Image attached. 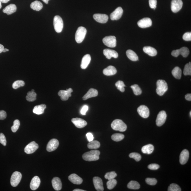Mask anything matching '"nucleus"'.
<instances>
[{
	"label": "nucleus",
	"instance_id": "f257e3e1",
	"mask_svg": "<svg viewBox=\"0 0 191 191\" xmlns=\"http://www.w3.org/2000/svg\"><path fill=\"white\" fill-rule=\"evenodd\" d=\"M100 152L98 150H92L84 154L82 156L84 160L88 161H94L99 159Z\"/></svg>",
	"mask_w": 191,
	"mask_h": 191
},
{
	"label": "nucleus",
	"instance_id": "f03ea898",
	"mask_svg": "<svg viewBox=\"0 0 191 191\" xmlns=\"http://www.w3.org/2000/svg\"><path fill=\"white\" fill-rule=\"evenodd\" d=\"M111 127L115 131L124 132L127 129V125L122 120L116 119L111 124Z\"/></svg>",
	"mask_w": 191,
	"mask_h": 191
},
{
	"label": "nucleus",
	"instance_id": "7ed1b4c3",
	"mask_svg": "<svg viewBox=\"0 0 191 191\" xmlns=\"http://www.w3.org/2000/svg\"><path fill=\"white\" fill-rule=\"evenodd\" d=\"M157 86L156 92L157 94L160 96L164 95L167 90V84L164 80H159L157 82Z\"/></svg>",
	"mask_w": 191,
	"mask_h": 191
},
{
	"label": "nucleus",
	"instance_id": "20e7f679",
	"mask_svg": "<svg viewBox=\"0 0 191 191\" xmlns=\"http://www.w3.org/2000/svg\"><path fill=\"white\" fill-rule=\"evenodd\" d=\"M87 33L86 29L83 27L78 28L75 35V40L78 43L82 42L84 39Z\"/></svg>",
	"mask_w": 191,
	"mask_h": 191
},
{
	"label": "nucleus",
	"instance_id": "39448f33",
	"mask_svg": "<svg viewBox=\"0 0 191 191\" xmlns=\"http://www.w3.org/2000/svg\"><path fill=\"white\" fill-rule=\"evenodd\" d=\"M53 24L55 31L56 32H61L63 28V22L61 17L58 15L55 16L53 18Z\"/></svg>",
	"mask_w": 191,
	"mask_h": 191
},
{
	"label": "nucleus",
	"instance_id": "423d86ee",
	"mask_svg": "<svg viewBox=\"0 0 191 191\" xmlns=\"http://www.w3.org/2000/svg\"><path fill=\"white\" fill-rule=\"evenodd\" d=\"M105 45L108 47H114L117 45L116 38L114 36H107L103 39Z\"/></svg>",
	"mask_w": 191,
	"mask_h": 191
},
{
	"label": "nucleus",
	"instance_id": "0eeeda50",
	"mask_svg": "<svg viewBox=\"0 0 191 191\" xmlns=\"http://www.w3.org/2000/svg\"><path fill=\"white\" fill-rule=\"evenodd\" d=\"M22 174L20 172L15 171L13 173L11 176V186L13 187H16L18 186L21 181L22 178Z\"/></svg>",
	"mask_w": 191,
	"mask_h": 191
},
{
	"label": "nucleus",
	"instance_id": "6e6552de",
	"mask_svg": "<svg viewBox=\"0 0 191 191\" xmlns=\"http://www.w3.org/2000/svg\"><path fill=\"white\" fill-rule=\"evenodd\" d=\"M189 53V49L186 47H183L179 49L174 50L172 52V56L175 57H177L179 55H181L183 57H187Z\"/></svg>",
	"mask_w": 191,
	"mask_h": 191
},
{
	"label": "nucleus",
	"instance_id": "1a4fd4ad",
	"mask_svg": "<svg viewBox=\"0 0 191 191\" xmlns=\"http://www.w3.org/2000/svg\"><path fill=\"white\" fill-rule=\"evenodd\" d=\"M167 114L165 111H161L157 115V119H156V124L157 126H161L163 125L165 122Z\"/></svg>",
	"mask_w": 191,
	"mask_h": 191
},
{
	"label": "nucleus",
	"instance_id": "9d476101",
	"mask_svg": "<svg viewBox=\"0 0 191 191\" xmlns=\"http://www.w3.org/2000/svg\"><path fill=\"white\" fill-rule=\"evenodd\" d=\"M38 148V145L35 142L33 141L26 146L24 151L27 154H31L36 151Z\"/></svg>",
	"mask_w": 191,
	"mask_h": 191
},
{
	"label": "nucleus",
	"instance_id": "9b49d317",
	"mask_svg": "<svg viewBox=\"0 0 191 191\" xmlns=\"http://www.w3.org/2000/svg\"><path fill=\"white\" fill-rule=\"evenodd\" d=\"M183 4L182 0H173L171 4L172 11L174 13L178 12L182 8Z\"/></svg>",
	"mask_w": 191,
	"mask_h": 191
},
{
	"label": "nucleus",
	"instance_id": "f8f14e48",
	"mask_svg": "<svg viewBox=\"0 0 191 191\" xmlns=\"http://www.w3.org/2000/svg\"><path fill=\"white\" fill-rule=\"evenodd\" d=\"M73 92V90L71 88H69L66 90H61L59 91L58 95L61 97V99L62 101H67L69 97L72 96L71 93Z\"/></svg>",
	"mask_w": 191,
	"mask_h": 191
},
{
	"label": "nucleus",
	"instance_id": "ddd939ff",
	"mask_svg": "<svg viewBox=\"0 0 191 191\" xmlns=\"http://www.w3.org/2000/svg\"><path fill=\"white\" fill-rule=\"evenodd\" d=\"M58 140L56 139H53L49 141L47 144V151L51 152L56 150L59 146Z\"/></svg>",
	"mask_w": 191,
	"mask_h": 191
},
{
	"label": "nucleus",
	"instance_id": "4468645a",
	"mask_svg": "<svg viewBox=\"0 0 191 191\" xmlns=\"http://www.w3.org/2000/svg\"><path fill=\"white\" fill-rule=\"evenodd\" d=\"M139 114L144 118H148L150 115V110L146 105H141L137 109Z\"/></svg>",
	"mask_w": 191,
	"mask_h": 191
},
{
	"label": "nucleus",
	"instance_id": "2eb2a0df",
	"mask_svg": "<svg viewBox=\"0 0 191 191\" xmlns=\"http://www.w3.org/2000/svg\"><path fill=\"white\" fill-rule=\"evenodd\" d=\"M93 182L96 190L98 191L104 190L103 183L100 178L95 177L93 178Z\"/></svg>",
	"mask_w": 191,
	"mask_h": 191
},
{
	"label": "nucleus",
	"instance_id": "dca6fc26",
	"mask_svg": "<svg viewBox=\"0 0 191 191\" xmlns=\"http://www.w3.org/2000/svg\"><path fill=\"white\" fill-rule=\"evenodd\" d=\"M123 13V10L121 7H119L111 13L110 15L112 20H118L121 18Z\"/></svg>",
	"mask_w": 191,
	"mask_h": 191
},
{
	"label": "nucleus",
	"instance_id": "f3484780",
	"mask_svg": "<svg viewBox=\"0 0 191 191\" xmlns=\"http://www.w3.org/2000/svg\"><path fill=\"white\" fill-rule=\"evenodd\" d=\"M152 24V21L150 18H144L138 21L137 24L139 27L141 28H146L151 26Z\"/></svg>",
	"mask_w": 191,
	"mask_h": 191
},
{
	"label": "nucleus",
	"instance_id": "a211bd4d",
	"mask_svg": "<svg viewBox=\"0 0 191 191\" xmlns=\"http://www.w3.org/2000/svg\"><path fill=\"white\" fill-rule=\"evenodd\" d=\"M72 122L76 127L78 128H82L86 126L87 123L82 119L80 118H73Z\"/></svg>",
	"mask_w": 191,
	"mask_h": 191
},
{
	"label": "nucleus",
	"instance_id": "6ab92c4d",
	"mask_svg": "<svg viewBox=\"0 0 191 191\" xmlns=\"http://www.w3.org/2000/svg\"><path fill=\"white\" fill-rule=\"evenodd\" d=\"M94 19L97 22L105 24L108 21V16L105 14H96L93 15Z\"/></svg>",
	"mask_w": 191,
	"mask_h": 191
},
{
	"label": "nucleus",
	"instance_id": "aec40b11",
	"mask_svg": "<svg viewBox=\"0 0 191 191\" xmlns=\"http://www.w3.org/2000/svg\"><path fill=\"white\" fill-rule=\"evenodd\" d=\"M103 54L108 59H111L112 57L116 59L118 57V54L117 51L110 49H104Z\"/></svg>",
	"mask_w": 191,
	"mask_h": 191
},
{
	"label": "nucleus",
	"instance_id": "412c9836",
	"mask_svg": "<svg viewBox=\"0 0 191 191\" xmlns=\"http://www.w3.org/2000/svg\"><path fill=\"white\" fill-rule=\"evenodd\" d=\"M189 152L187 150H184L181 153L179 157V161L181 164L184 165L187 163L189 158Z\"/></svg>",
	"mask_w": 191,
	"mask_h": 191
},
{
	"label": "nucleus",
	"instance_id": "4be33fe9",
	"mask_svg": "<svg viewBox=\"0 0 191 191\" xmlns=\"http://www.w3.org/2000/svg\"><path fill=\"white\" fill-rule=\"evenodd\" d=\"M40 180L38 176H34L32 179L30 187L32 190H35L37 189L40 186Z\"/></svg>",
	"mask_w": 191,
	"mask_h": 191
},
{
	"label": "nucleus",
	"instance_id": "5701e85b",
	"mask_svg": "<svg viewBox=\"0 0 191 191\" xmlns=\"http://www.w3.org/2000/svg\"><path fill=\"white\" fill-rule=\"evenodd\" d=\"M52 186L53 189L56 191H60L61 190L62 184L61 180L60 178L57 177L53 178L52 180Z\"/></svg>",
	"mask_w": 191,
	"mask_h": 191
},
{
	"label": "nucleus",
	"instance_id": "b1692460",
	"mask_svg": "<svg viewBox=\"0 0 191 191\" xmlns=\"http://www.w3.org/2000/svg\"><path fill=\"white\" fill-rule=\"evenodd\" d=\"M68 179L72 183L75 184H80L83 180L79 176L76 174H72L68 177Z\"/></svg>",
	"mask_w": 191,
	"mask_h": 191
},
{
	"label": "nucleus",
	"instance_id": "393cba45",
	"mask_svg": "<svg viewBox=\"0 0 191 191\" xmlns=\"http://www.w3.org/2000/svg\"><path fill=\"white\" fill-rule=\"evenodd\" d=\"M17 7L15 4H11L7 6L3 10V12L8 15L14 13L16 11Z\"/></svg>",
	"mask_w": 191,
	"mask_h": 191
},
{
	"label": "nucleus",
	"instance_id": "a878e982",
	"mask_svg": "<svg viewBox=\"0 0 191 191\" xmlns=\"http://www.w3.org/2000/svg\"><path fill=\"white\" fill-rule=\"evenodd\" d=\"M91 57L90 55L86 54L82 58L81 64V68L82 69H86L90 63Z\"/></svg>",
	"mask_w": 191,
	"mask_h": 191
},
{
	"label": "nucleus",
	"instance_id": "bb28decb",
	"mask_svg": "<svg viewBox=\"0 0 191 191\" xmlns=\"http://www.w3.org/2000/svg\"><path fill=\"white\" fill-rule=\"evenodd\" d=\"M98 95V92L96 89L91 88L88 92H87L86 94L84 95L82 97V99L84 100L89 99V98L93 97H96Z\"/></svg>",
	"mask_w": 191,
	"mask_h": 191
},
{
	"label": "nucleus",
	"instance_id": "cd10ccee",
	"mask_svg": "<svg viewBox=\"0 0 191 191\" xmlns=\"http://www.w3.org/2000/svg\"><path fill=\"white\" fill-rule=\"evenodd\" d=\"M117 73V70L114 67L110 66L104 69L103 73L107 76H113Z\"/></svg>",
	"mask_w": 191,
	"mask_h": 191
},
{
	"label": "nucleus",
	"instance_id": "c85d7f7f",
	"mask_svg": "<svg viewBox=\"0 0 191 191\" xmlns=\"http://www.w3.org/2000/svg\"><path fill=\"white\" fill-rule=\"evenodd\" d=\"M46 108V105L44 104L36 105L33 108V112L38 115H40L44 113V110Z\"/></svg>",
	"mask_w": 191,
	"mask_h": 191
},
{
	"label": "nucleus",
	"instance_id": "c756f323",
	"mask_svg": "<svg viewBox=\"0 0 191 191\" xmlns=\"http://www.w3.org/2000/svg\"><path fill=\"white\" fill-rule=\"evenodd\" d=\"M143 51L149 55L155 56L157 54V50L154 48L151 47H145L143 48Z\"/></svg>",
	"mask_w": 191,
	"mask_h": 191
},
{
	"label": "nucleus",
	"instance_id": "7c9ffc66",
	"mask_svg": "<svg viewBox=\"0 0 191 191\" xmlns=\"http://www.w3.org/2000/svg\"><path fill=\"white\" fill-rule=\"evenodd\" d=\"M30 7L34 11H39L43 8V5L40 1H36L32 3Z\"/></svg>",
	"mask_w": 191,
	"mask_h": 191
},
{
	"label": "nucleus",
	"instance_id": "2f4dec72",
	"mask_svg": "<svg viewBox=\"0 0 191 191\" xmlns=\"http://www.w3.org/2000/svg\"><path fill=\"white\" fill-rule=\"evenodd\" d=\"M141 150L142 151L144 154H151L154 151V146L151 144H147L143 146Z\"/></svg>",
	"mask_w": 191,
	"mask_h": 191
},
{
	"label": "nucleus",
	"instance_id": "473e14b6",
	"mask_svg": "<svg viewBox=\"0 0 191 191\" xmlns=\"http://www.w3.org/2000/svg\"><path fill=\"white\" fill-rule=\"evenodd\" d=\"M127 57L130 60L133 61H137L138 60V57L136 53L133 50H127L126 52Z\"/></svg>",
	"mask_w": 191,
	"mask_h": 191
},
{
	"label": "nucleus",
	"instance_id": "72a5a7b5",
	"mask_svg": "<svg viewBox=\"0 0 191 191\" xmlns=\"http://www.w3.org/2000/svg\"><path fill=\"white\" fill-rule=\"evenodd\" d=\"M173 76L177 79H180L182 76V70L180 68L176 67L173 69L172 72Z\"/></svg>",
	"mask_w": 191,
	"mask_h": 191
},
{
	"label": "nucleus",
	"instance_id": "f704fd0d",
	"mask_svg": "<svg viewBox=\"0 0 191 191\" xmlns=\"http://www.w3.org/2000/svg\"><path fill=\"white\" fill-rule=\"evenodd\" d=\"M37 94L34 92V90H32L31 92L27 93L26 99L29 102H33L36 99Z\"/></svg>",
	"mask_w": 191,
	"mask_h": 191
},
{
	"label": "nucleus",
	"instance_id": "c9c22d12",
	"mask_svg": "<svg viewBox=\"0 0 191 191\" xmlns=\"http://www.w3.org/2000/svg\"><path fill=\"white\" fill-rule=\"evenodd\" d=\"M127 188L131 189L136 190L140 188V186L139 183L136 181L132 180L127 185Z\"/></svg>",
	"mask_w": 191,
	"mask_h": 191
},
{
	"label": "nucleus",
	"instance_id": "e433bc0d",
	"mask_svg": "<svg viewBox=\"0 0 191 191\" xmlns=\"http://www.w3.org/2000/svg\"><path fill=\"white\" fill-rule=\"evenodd\" d=\"M100 146V143L97 141H92L90 142L88 144V148L91 150L97 149L99 148Z\"/></svg>",
	"mask_w": 191,
	"mask_h": 191
},
{
	"label": "nucleus",
	"instance_id": "4c0bfd02",
	"mask_svg": "<svg viewBox=\"0 0 191 191\" xmlns=\"http://www.w3.org/2000/svg\"><path fill=\"white\" fill-rule=\"evenodd\" d=\"M125 137L123 134H113L111 138L113 141L115 142H119L122 140Z\"/></svg>",
	"mask_w": 191,
	"mask_h": 191
},
{
	"label": "nucleus",
	"instance_id": "58836bf2",
	"mask_svg": "<svg viewBox=\"0 0 191 191\" xmlns=\"http://www.w3.org/2000/svg\"><path fill=\"white\" fill-rule=\"evenodd\" d=\"M117 184V181L116 179H113L108 180L107 183V186L108 189L109 190L114 188Z\"/></svg>",
	"mask_w": 191,
	"mask_h": 191
},
{
	"label": "nucleus",
	"instance_id": "ea45409f",
	"mask_svg": "<svg viewBox=\"0 0 191 191\" xmlns=\"http://www.w3.org/2000/svg\"><path fill=\"white\" fill-rule=\"evenodd\" d=\"M131 88L132 89L133 92L136 95H141L142 92L141 88L137 84H134L132 85Z\"/></svg>",
	"mask_w": 191,
	"mask_h": 191
},
{
	"label": "nucleus",
	"instance_id": "a19ab883",
	"mask_svg": "<svg viewBox=\"0 0 191 191\" xmlns=\"http://www.w3.org/2000/svg\"><path fill=\"white\" fill-rule=\"evenodd\" d=\"M184 74L185 76L188 75H191V62H189L188 63H187L185 65L184 69L183 71Z\"/></svg>",
	"mask_w": 191,
	"mask_h": 191
},
{
	"label": "nucleus",
	"instance_id": "79ce46f5",
	"mask_svg": "<svg viewBox=\"0 0 191 191\" xmlns=\"http://www.w3.org/2000/svg\"><path fill=\"white\" fill-rule=\"evenodd\" d=\"M115 86L119 90L121 91V92H125V87L126 86L124 82L122 81H118L115 84Z\"/></svg>",
	"mask_w": 191,
	"mask_h": 191
},
{
	"label": "nucleus",
	"instance_id": "37998d69",
	"mask_svg": "<svg viewBox=\"0 0 191 191\" xmlns=\"http://www.w3.org/2000/svg\"><path fill=\"white\" fill-rule=\"evenodd\" d=\"M25 83L24 81L22 80H17L14 82L13 84V88L14 89H17L20 87L24 86Z\"/></svg>",
	"mask_w": 191,
	"mask_h": 191
},
{
	"label": "nucleus",
	"instance_id": "c03bdc74",
	"mask_svg": "<svg viewBox=\"0 0 191 191\" xmlns=\"http://www.w3.org/2000/svg\"><path fill=\"white\" fill-rule=\"evenodd\" d=\"M168 191H181L180 186L176 184L173 183L170 185L168 189Z\"/></svg>",
	"mask_w": 191,
	"mask_h": 191
},
{
	"label": "nucleus",
	"instance_id": "a18cd8bd",
	"mask_svg": "<svg viewBox=\"0 0 191 191\" xmlns=\"http://www.w3.org/2000/svg\"><path fill=\"white\" fill-rule=\"evenodd\" d=\"M117 176V174L115 172L112 171L106 173L105 175V179L109 180L115 178Z\"/></svg>",
	"mask_w": 191,
	"mask_h": 191
},
{
	"label": "nucleus",
	"instance_id": "49530a36",
	"mask_svg": "<svg viewBox=\"0 0 191 191\" xmlns=\"http://www.w3.org/2000/svg\"><path fill=\"white\" fill-rule=\"evenodd\" d=\"M20 125V121L18 120H15L14 122L13 125L11 127V130L13 132H15L18 130Z\"/></svg>",
	"mask_w": 191,
	"mask_h": 191
},
{
	"label": "nucleus",
	"instance_id": "de8ad7c7",
	"mask_svg": "<svg viewBox=\"0 0 191 191\" xmlns=\"http://www.w3.org/2000/svg\"><path fill=\"white\" fill-rule=\"evenodd\" d=\"M129 157L130 158H133L136 161H140L141 159V155L137 153H132L129 154Z\"/></svg>",
	"mask_w": 191,
	"mask_h": 191
},
{
	"label": "nucleus",
	"instance_id": "09e8293b",
	"mask_svg": "<svg viewBox=\"0 0 191 191\" xmlns=\"http://www.w3.org/2000/svg\"><path fill=\"white\" fill-rule=\"evenodd\" d=\"M146 183L149 185L154 186L157 184V180L154 178H147L146 179Z\"/></svg>",
	"mask_w": 191,
	"mask_h": 191
},
{
	"label": "nucleus",
	"instance_id": "8fccbe9b",
	"mask_svg": "<svg viewBox=\"0 0 191 191\" xmlns=\"http://www.w3.org/2000/svg\"><path fill=\"white\" fill-rule=\"evenodd\" d=\"M0 143L4 146H6V139L5 136L2 133L0 134Z\"/></svg>",
	"mask_w": 191,
	"mask_h": 191
},
{
	"label": "nucleus",
	"instance_id": "3c124183",
	"mask_svg": "<svg viewBox=\"0 0 191 191\" xmlns=\"http://www.w3.org/2000/svg\"><path fill=\"white\" fill-rule=\"evenodd\" d=\"M183 40L186 41H190L191 40V33L190 32H186L184 34L183 36Z\"/></svg>",
	"mask_w": 191,
	"mask_h": 191
},
{
	"label": "nucleus",
	"instance_id": "603ef678",
	"mask_svg": "<svg viewBox=\"0 0 191 191\" xmlns=\"http://www.w3.org/2000/svg\"><path fill=\"white\" fill-rule=\"evenodd\" d=\"M149 2L150 8L155 9L157 7V0H149Z\"/></svg>",
	"mask_w": 191,
	"mask_h": 191
},
{
	"label": "nucleus",
	"instance_id": "864d4df0",
	"mask_svg": "<svg viewBox=\"0 0 191 191\" xmlns=\"http://www.w3.org/2000/svg\"><path fill=\"white\" fill-rule=\"evenodd\" d=\"M148 168L151 170H157L160 167V166L159 165L156 163H152L149 165L148 166Z\"/></svg>",
	"mask_w": 191,
	"mask_h": 191
},
{
	"label": "nucleus",
	"instance_id": "5fc2aeb1",
	"mask_svg": "<svg viewBox=\"0 0 191 191\" xmlns=\"http://www.w3.org/2000/svg\"><path fill=\"white\" fill-rule=\"evenodd\" d=\"M88 110V105H85L82 107L80 111L81 114L83 115H86V112Z\"/></svg>",
	"mask_w": 191,
	"mask_h": 191
},
{
	"label": "nucleus",
	"instance_id": "6e6d98bb",
	"mask_svg": "<svg viewBox=\"0 0 191 191\" xmlns=\"http://www.w3.org/2000/svg\"><path fill=\"white\" fill-rule=\"evenodd\" d=\"M7 117L6 112L4 111H0V120L5 119Z\"/></svg>",
	"mask_w": 191,
	"mask_h": 191
},
{
	"label": "nucleus",
	"instance_id": "4d7b16f0",
	"mask_svg": "<svg viewBox=\"0 0 191 191\" xmlns=\"http://www.w3.org/2000/svg\"><path fill=\"white\" fill-rule=\"evenodd\" d=\"M86 137L87 138L88 141L90 142L93 141L94 140V137L93 134L91 133H88L86 134Z\"/></svg>",
	"mask_w": 191,
	"mask_h": 191
},
{
	"label": "nucleus",
	"instance_id": "13d9d810",
	"mask_svg": "<svg viewBox=\"0 0 191 191\" xmlns=\"http://www.w3.org/2000/svg\"><path fill=\"white\" fill-rule=\"evenodd\" d=\"M185 98L186 100L188 101H191V94H188L185 96Z\"/></svg>",
	"mask_w": 191,
	"mask_h": 191
},
{
	"label": "nucleus",
	"instance_id": "bf43d9fd",
	"mask_svg": "<svg viewBox=\"0 0 191 191\" xmlns=\"http://www.w3.org/2000/svg\"><path fill=\"white\" fill-rule=\"evenodd\" d=\"M4 49V46L0 44V53L3 52V51Z\"/></svg>",
	"mask_w": 191,
	"mask_h": 191
},
{
	"label": "nucleus",
	"instance_id": "052dcab7",
	"mask_svg": "<svg viewBox=\"0 0 191 191\" xmlns=\"http://www.w3.org/2000/svg\"><path fill=\"white\" fill-rule=\"evenodd\" d=\"M10 1V0H0V2L3 3H6Z\"/></svg>",
	"mask_w": 191,
	"mask_h": 191
},
{
	"label": "nucleus",
	"instance_id": "680f3d73",
	"mask_svg": "<svg viewBox=\"0 0 191 191\" xmlns=\"http://www.w3.org/2000/svg\"><path fill=\"white\" fill-rule=\"evenodd\" d=\"M73 191H85V190H82V189H75L73 190Z\"/></svg>",
	"mask_w": 191,
	"mask_h": 191
},
{
	"label": "nucleus",
	"instance_id": "e2e57ef3",
	"mask_svg": "<svg viewBox=\"0 0 191 191\" xmlns=\"http://www.w3.org/2000/svg\"><path fill=\"white\" fill-rule=\"evenodd\" d=\"M43 2H44L46 4H47L48 3V2L49 1H50V0H42Z\"/></svg>",
	"mask_w": 191,
	"mask_h": 191
},
{
	"label": "nucleus",
	"instance_id": "0e129e2a",
	"mask_svg": "<svg viewBox=\"0 0 191 191\" xmlns=\"http://www.w3.org/2000/svg\"><path fill=\"white\" fill-rule=\"evenodd\" d=\"M9 51V49L4 48L3 50V52H4V53H5V52L8 51Z\"/></svg>",
	"mask_w": 191,
	"mask_h": 191
},
{
	"label": "nucleus",
	"instance_id": "69168bd1",
	"mask_svg": "<svg viewBox=\"0 0 191 191\" xmlns=\"http://www.w3.org/2000/svg\"><path fill=\"white\" fill-rule=\"evenodd\" d=\"M1 7H2V5H1V3L0 2V9H1Z\"/></svg>",
	"mask_w": 191,
	"mask_h": 191
},
{
	"label": "nucleus",
	"instance_id": "338daca9",
	"mask_svg": "<svg viewBox=\"0 0 191 191\" xmlns=\"http://www.w3.org/2000/svg\"><path fill=\"white\" fill-rule=\"evenodd\" d=\"M190 116L191 117V111H190Z\"/></svg>",
	"mask_w": 191,
	"mask_h": 191
}]
</instances>
